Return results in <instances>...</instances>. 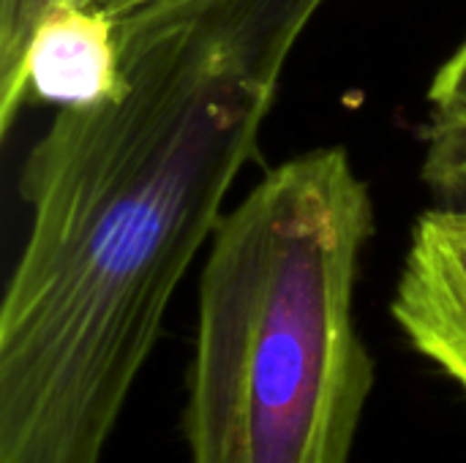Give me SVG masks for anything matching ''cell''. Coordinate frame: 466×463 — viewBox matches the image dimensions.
I'll return each instance as SVG.
<instances>
[{
  "instance_id": "7a4b0ae2",
  "label": "cell",
  "mask_w": 466,
  "mask_h": 463,
  "mask_svg": "<svg viewBox=\"0 0 466 463\" xmlns=\"http://www.w3.org/2000/svg\"><path fill=\"white\" fill-rule=\"evenodd\" d=\"M374 199L344 147L270 169L221 218L199 278L191 463H350L374 388L355 325Z\"/></svg>"
},
{
  "instance_id": "6da1fadb",
  "label": "cell",
  "mask_w": 466,
  "mask_h": 463,
  "mask_svg": "<svg viewBox=\"0 0 466 463\" xmlns=\"http://www.w3.org/2000/svg\"><path fill=\"white\" fill-rule=\"evenodd\" d=\"M325 3L145 0L115 16L120 87L60 106L19 175L30 229L0 306V463H101Z\"/></svg>"
},
{
  "instance_id": "8992f818",
  "label": "cell",
  "mask_w": 466,
  "mask_h": 463,
  "mask_svg": "<svg viewBox=\"0 0 466 463\" xmlns=\"http://www.w3.org/2000/svg\"><path fill=\"white\" fill-rule=\"evenodd\" d=\"M57 0H0V134H8L19 109L25 106V57L33 30L44 11ZM98 5L112 16L145 3V0H76Z\"/></svg>"
},
{
  "instance_id": "52a82bcc",
  "label": "cell",
  "mask_w": 466,
  "mask_h": 463,
  "mask_svg": "<svg viewBox=\"0 0 466 463\" xmlns=\"http://www.w3.org/2000/svg\"><path fill=\"white\" fill-rule=\"evenodd\" d=\"M456 213H459V210H456ZM464 216H466V213H464Z\"/></svg>"
},
{
  "instance_id": "3957f363",
  "label": "cell",
  "mask_w": 466,
  "mask_h": 463,
  "mask_svg": "<svg viewBox=\"0 0 466 463\" xmlns=\"http://www.w3.org/2000/svg\"><path fill=\"white\" fill-rule=\"evenodd\" d=\"M393 319L410 344L466 396V216L423 213L393 297Z\"/></svg>"
},
{
  "instance_id": "277c9868",
  "label": "cell",
  "mask_w": 466,
  "mask_h": 463,
  "mask_svg": "<svg viewBox=\"0 0 466 463\" xmlns=\"http://www.w3.org/2000/svg\"><path fill=\"white\" fill-rule=\"evenodd\" d=\"M27 96L60 106L93 104L120 87L115 16L98 5L57 0L38 19L25 57Z\"/></svg>"
},
{
  "instance_id": "5b68a950",
  "label": "cell",
  "mask_w": 466,
  "mask_h": 463,
  "mask_svg": "<svg viewBox=\"0 0 466 463\" xmlns=\"http://www.w3.org/2000/svg\"><path fill=\"white\" fill-rule=\"evenodd\" d=\"M423 180L448 205L466 183V38L429 90Z\"/></svg>"
}]
</instances>
